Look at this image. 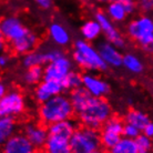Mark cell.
Segmentation results:
<instances>
[{
  "instance_id": "obj_12",
  "label": "cell",
  "mask_w": 153,
  "mask_h": 153,
  "mask_svg": "<svg viewBox=\"0 0 153 153\" xmlns=\"http://www.w3.org/2000/svg\"><path fill=\"white\" fill-rule=\"evenodd\" d=\"M97 48L108 67H111V68L122 67L123 54L121 53L118 47H115L113 43H111L108 40H101L99 41Z\"/></svg>"
},
{
  "instance_id": "obj_43",
  "label": "cell",
  "mask_w": 153,
  "mask_h": 153,
  "mask_svg": "<svg viewBox=\"0 0 153 153\" xmlns=\"http://www.w3.org/2000/svg\"><path fill=\"white\" fill-rule=\"evenodd\" d=\"M152 83H153V78H152Z\"/></svg>"
},
{
  "instance_id": "obj_26",
  "label": "cell",
  "mask_w": 153,
  "mask_h": 153,
  "mask_svg": "<svg viewBox=\"0 0 153 153\" xmlns=\"http://www.w3.org/2000/svg\"><path fill=\"white\" fill-rule=\"evenodd\" d=\"M43 78H45V68H42V65H36V67L28 68L22 76L23 82L27 85L39 84L43 80Z\"/></svg>"
},
{
  "instance_id": "obj_34",
  "label": "cell",
  "mask_w": 153,
  "mask_h": 153,
  "mask_svg": "<svg viewBox=\"0 0 153 153\" xmlns=\"http://www.w3.org/2000/svg\"><path fill=\"white\" fill-rule=\"evenodd\" d=\"M36 4H38L39 7L41 8V9H50L51 6H52V0H33Z\"/></svg>"
},
{
  "instance_id": "obj_15",
  "label": "cell",
  "mask_w": 153,
  "mask_h": 153,
  "mask_svg": "<svg viewBox=\"0 0 153 153\" xmlns=\"http://www.w3.org/2000/svg\"><path fill=\"white\" fill-rule=\"evenodd\" d=\"M2 144V153H29L35 150L25 134H13Z\"/></svg>"
},
{
  "instance_id": "obj_42",
  "label": "cell",
  "mask_w": 153,
  "mask_h": 153,
  "mask_svg": "<svg viewBox=\"0 0 153 153\" xmlns=\"http://www.w3.org/2000/svg\"><path fill=\"white\" fill-rule=\"evenodd\" d=\"M43 153H49V152H47V151H46V152H43Z\"/></svg>"
},
{
  "instance_id": "obj_40",
  "label": "cell",
  "mask_w": 153,
  "mask_h": 153,
  "mask_svg": "<svg viewBox=\"0 0 153 153\" xmlns=\"http://www.w3.org/2000/svg\"><path fill=\"white\" fill-rule=\"evenodd\" d=\"M29 153H38V152H36L35 150H33V151H31V152H29Z\"/></svg>"
},
{
  "instance_id": "obj_24",
  "label": "cell",
  "mask_w": 153,
  "mask_h": 153,
  "mask_svg": "<svg viewBox=\"0 0 153 153\" xmlns=\"http://www.w3.org/2000/svg\"><path fill=\"white\" fill-rule=\"evenodd\" d=\"M122 67L126 71L133 74H140L144 70V65L140 58L134 53H126L123 54Z\"/></svg>"
},
{
  "instance_id": "obj_4",
  "label": "cell",
  "mask_w": 153,
  "mask_h": 153,
  "mask_svg": "<svg viewBox=\"0 0 153 153\" xmlns=\"http://www.w3.org/2000/svg\"><path fill=\"white\" fill-rule=\"evenodd\" d=\"M126 33L146 53H153V17L142 15L131 20L126 26Z\"/></svg>"
},
{
  "instance_id": "obj_37",
  "label": "cell",
  "mask_w": 153,
  "mask_h": 153,
  "mask_svg": "<svg viewBox=\"0 0 153 153\" xmlns=\"http://www.w3.org/2000/svg\"><path fill=\"white\" fill-rule=\"evenodd\" d=\"M6 93H7V87H6L4 82H1V83H0V96L2 97V96H4Z\"/></svg>"
},
{
  "instance_id": "obj_20",
  "label": "cell",
  "mask_w": 153,
  "mask_h": 153,
  "mask_svg": "<svg viewBox=\"0 0 153 153\" xmlns=\"http://www.w3.org/2000/svg\"><path fill=\"white\" fill-rule=\"evenodd\" d=\"M80 33L82 39L89 42H93L97 41L100 38V36L102 35V29L96 19L85 20L80 28Z\"/></svg>"
},
{
  "instance_id": "obj_6",
  "label": "cell",
  "mask_w": 153,
  "mask_h": 153,
  "mask_svg": "<svg viewBox=\"0 0 153 153\" xmlns=\"http://www.w3.org/2000/svg\"><path fill=\"white\" fill-rule=\"evenodd\" d=\"M26 110V99L22 93L17 90L7 92L0 98L1 117H19Z\"/></svg>"
},
{
  "instance_id": "obj_41",
  "label": "cell",
  "mask_w": 153,
  "mask_h": 153,
  "mask_svg": "<svg viewBox=\"0 0 153 153\" xmlns=\"http://www.w3.org/2000/svg\"><path fill=\"white\" fill-rule=\"evenodd\" d=\"M120 1H123V2H124V1H128V0H120Z\"/></svg>"
},
{
  "instance_id": "obj_5",
  "label": "cell",
  "mask_w": 153,
  "mask_h": 153,
  "mask_svg": "<svg viewBox=\"0 0 153 153\" xmlns=\"http://www.w3.org/2000/svg\"><path fill=\"white\" fill-rule=\"evenodd\" d=\"M72 153H93L102 146L101 135L98 129L88 126L78 128L70 139Z\"/></svg>"
},
{
  "instance_id": "obj_28",
  "label": "cell",
  "mask_w": 153,
  "mask_h": 153,
  "mask_svg": "<svg viewBox=\"0 0 153 153\" xmlns=\"http://www.w3.org/2000/svg\"><path fill=\"white\" fill-rule=\"evenodd\" d=\"M109 153H138L137 142L133 139L123 137L115 146L109 149Z\"/></svg>"
},
{
  "instance_id": "obj_25",
  "label": "cell",
  "mask_w": 153,
  "mask_h": 153,
  "mask_svg": "<svg viewBox=\"0 0 153 153\" xmlns=\"http://www.w3.org/2000/svg\"><path fill=\"white\" fill-rule=\"evenodd\" d=\"M47 57L45 49L40 50H33L29 53L25 54L22 57V65L28 69L31 67H36V65H47Z\"/></svg>"
},
{
  "instance_id": "obj_2",
  "label": "cell",
  "mask_w": 153,
  "mask_h": 153,
  "mask_svg": "<svg viewBox=\"0 0 153 153\" xmlns=\"http://www.w3.org/2000/svg\"><path fill=\"white\" fill-rule=\"evenodd\" d=\"M71 56L73 62L84 71H104L108 68L98 48L93 46L92 42H89L84 39H78L74 41Z\"/></svg>"
},
{
  "instance_id": "obj_8",
  "label": "cell",
  "mask_w": 153,
  "mask_h": 153,
  "mask_svg": "<svg viewBox=\"0 0 153 153\" xmlns=\"http://www.w3.org/2000/svg\"><path fill=\"white\" fill-rule=\"evenodd\" d=\"M29 31L30 30L16 16H7L0 22V35L2 40H6L9 43L25 37Z\"/></svg>"
},
{
  "instance_id": "obj_14",
  "label": "cell",
  "mask_w": 153,
  "mask_h": 153,
  "mask_svg": "<svg viewBox=\"0 0 153 153\" xmlns=\"http://www.w3.org/2000/svg\"><path fill=\"white\" fill-rule=\"evenodd\" d=\"M23 134L31 142L35 149H41L45 148L47 140L49 138V131L48 128L43 126L42 124H36V123H28L23 129Z\"/></svg>"
},
{
  "instance_id": "obj_22",
  "label": "cell",
  "mask_w": 153,
  "mask_h": 153,
  "mask_svg": "<svg viewBox=\"0 0 153 153\" xmlns=\"http://www.w3.org/2000/svg\"><path fill=\"white\" fill-rule=\"evenodd\" d=\"M69 98H70V100H71V103H72L73 108H74V111H76V113H78V112H80L81 110L85 107V104L91 100L92 96L85 90V88L79 87V88H76V89H74V90H72V91H70Z\"/></svg>"
},
{
  "instance_id": "obj_29",
  "label": "cell",
  "mask_w": 153,
  "mask_h": 153,
  "mask_svg": "<svg viewBox=\"0 0 153 153\" xmlns=\"http://www.w3.org/2000/svg\"><path fill=\"white\" fill-rule=\"evenodd\" d=\"M61 83L63 85L65 90H67V91H72V90L79 88V87H82V74H80L76 70H72L61 81Z\"/></svg>"
},
{
  "instance_id": "obj_3",
  "label": "cell",
  "mask_w": 153,
  "mask_h": 153,
  "mask_svg": "<svg viewBox=\"0 0 153 153\" xmlns=\"http://www.w3.org/2000/svg\"><path fill=\"white\" fill-rule=\"evenodd\" d=\"M79 121L83 126L99 129L113 117V110L110 102L104 98H93L80 112L76 113Z\"/></svg>"
},
{
  "instance_id": "obj_10",
  "label": "cell",
  "mask_w": 153,
  "mask_h": 153,
  "mask_svg": "<svg viewBox=\"0 0 153 153\" xmlns=\"http://www.w3.org/2000/svg\"><path fill=\"white\" fill-rule=\"evenodd\" d=\"M73 60L63 54L57 60L47 63L45 67L43 80H54L61 82L65 76L73 70Z\"/></svg>"
},
{
  "instance_id": "obj_32",
  "label": "cell",
  "mask_w": 153,
  "mask_h": 153,
  "mask_svg": "<svg viewBox=\"0 0 153 153\" xmlns=\"http://www.w3.org/2000/svg\"><path fill=\"white\" fill-rule=\"evenodd\" d=\"M138 7L146 13L153 12V0H137Z\"/></svg>"
},
{
  "instance_id": "obj_18",
  "label": "cell",
  "mask_w": 153,
  "mask_h": 153,
  "mask_svg": "<svg viewBox=\"0 0 153 153\" xmlns=\"http://www.w3.org/2000/svg\"><path fill=\"white\" fill-rule=\"evenodd\" d=\"M76 129H78V126H76V122L73 119H68V120L59 121L57 123L48 126L49 134L62 137V138L69 139V140L71 139L73 133L76 132Z\"/></svg>"
},
{
  "instance_id": "obj_9",
  "label": "cell",
  "mask_w": 153,
  "mask_h": 153,
  "mask_svg": "<svg viewBox=\"0 0 153 153\" xmlns=\"http://www.w3.org/2000/svg\"><path fill=\"white\" fill-rule=\"evenodd\" d=\"M94 19L100 23L102 33L105 37V40L113 43L119 49H122L126 47V39L123 38L122 33L118 30L114 22L109 18V16L105 12L97 11L94 15Z\"/></svg>"
},
{
  "instance_id": "obj_31",
  "label": "cell",
  "mask_w": 153,
  "mask_h": 153,
  "mask_svg": "<svg viewBox=\"0 0 153 153\" xmlns=\"http://www.w3.org/2000/svg\"><path fill=\"white\" fill-rule=\"evenodd\" d=\"M140 134H141V130H140L139 128L132 126V124H129V123H126V124H124L123 137H126V138H130V139L135 140Z\"/></svg>"
},
{
  "instance_id": "obj_38",
  "label": "cell",
  "mask_w": 153,
  "mask_h": 153,
  "mask_svg": "<svg viewBox=\"0 0 153 153\" xmlns=\"http://www.w3.org/2000/svg\"><path fill=\"white\" fill-rule=\"evenodd\" d=\"M94 2L97 4H109V2H111L112 0H93Z\"/></svg>"
},
{
  "instance_id": "obj_11",
  "label": "cell",
  "mask_w": 153,
  "mask_h": 153,
  "mask_svg": "<svg viewBox=\"0 0 153 153\" xmlns=\"http://www.w3.org/2000/svg\"><path fill=\"white\" fill-rule=\"evenodd\" d=\"M82 87L93 98H104L110 92V85L107 81L93 73L82 74Z\"/></svg>"
},
{
  "instance_id": "obj_39",
  "label": "cell",
  "mask_w": 153,
  "mask_h": 153,
  "mask_svg": "<svg viewBox=\"0 0 153 153\" xmlns=\"http://www.w3.org/2000/svg\"><path fill=\"white\" fill-rule=\"evenodd\" d=\"M93 153H103V152H102L101 150H99V151H96V152H93Z\"/></svg>"
},
{
  "instance_id": "obj_35",
  "label": "cell",
  "mask_w": 153,
  "mask_h": 153,
  "mask_svg": "<svg viewBox=\"0 0 153 153\" xmlns=\"http://www.w3.org/2000/svg\"><path fill=\"white\" fill-rule=\"evenodd\" d=\"M142 132H143V134H146V137L153 139V122L150 121V122L146 124V128L142 130Z\"/></svg>"
},
{
  "instance_id": "obj_21",
  "label": "cell",
  "mask_w": 153,
  "mask_h": 153,
  "mask_svg": "<svg viewBox=\"0 0 153 153\" xmlns=\"http://www.w3.org/2000/svg\"><path fill=\"white\" fill-rule=\"evenodd\" d=\"M105 13L109 16V18L113 22L117 23L123 22L126 19V17L129 16L126 6H124V2L120 1V0H112L111 2H109L107 6Z\"/></svg>"
},
{
  "instance_id": "obj_16",
  "label": "cell",
  "mask_w": 153,
  "mask_h": 153,
  "mask_svg": "<svg viewBox=\"0 0 153 153\" xmlns=\"http://www.w3.org/2000/svg\"><path fill=\"white\" fill-rule=\"evenodd\" d=\"M38 42L39 37L37 36V33L32 32V31H29L25 37L11 42L10 47H11V50L15 53L25 56V54L36 50V47L38 46Z\"/></svg>"
},
{
  "instance_id": "obj_13",
  "label": "cell",
  "mask_w": 153,
  "mask_h": 153,
  "mask_svg": "<svg viewBox=\"0 0 153 153\" xmlns=\"http://www.w3.org/2000/svg\"><path fill=\"white\" fill-rule=\"evenodd\" d=\"M63 91L65 89L60 81L42 80L40 83L37 84V88L35 90V98L39 103H42L58 94H61Z\"/></svg>"
},
{
  "instance_id": "obj_23",
  "label": "cell",
  "mask_w": 153,
  "mask_h": 153,
  "mask_svg": "<svg viewBox=\"0 0 153 153\" xmlns=\"http://www.w3.org/2000/svg\"><path fill=\"white\" fill-rule=\"evenodd\" d=\"M124 122L137 126L142 131L150 122V118L146 112L138 110V109H131L124 115Z\"/></svg>"
},
{
  "instance_id": "obj_30",
  "label": "cell",
  "mask_w": 153,
  "mask_h": 153,
  "mask_svg": "<svg viewBox=\"0 0 153 153\" xmlns=\"http://www.w3.org/2000/svg\"><path fill=\"white\" fill-rule=\"evenodd\" d=\"M137 146H138V153H153V140L146 134H140L135 139Z\"/></svg>"
},
{
  "instance_id": "obj_33",
  "label": "cell",
  "mask_w": 153,
  "mask_h": 153,
  "mask_svg": "<svg viewBox=\"0 0 153 153\" xmlns=\"http://www.w3.org/2000/svg\"><path fill=\"white\" fill-rule=\"evenodd\" d=\"M124 6H126V9L129 15H133L134 12L137 11L138 9V2L135 0H128V1H124Z\"/></svg>"
},
{
  "instance_id": "obj_7",
  "label": "cell",
  "mask_w": 153,
  "mask_h": 153,
  "mask_svg": "<svg viewBox=\"0 0 153 153\" xmlns=\"http://www.w3.org/2000/svg\"><path fill=\"white\" fill-rule=\"evenodd\" d=\"M124 124L126 122H123L121 119L117 117H112L104 123L102 130L100 132L103 148L108 150L111 149L112 146H115L123 138Z\"/></svg>"
},
{
  "instance_id": "obj_1",
  "label": "cell",
  "mask_w": 153,
  "mask_h": 153,
  "mask_svg": "<svg viewBox=\"0 0 153 153\" xmlns=\"http://www.w3.org/2000/svg\"><path fill=\"white\" fill-rule=\"evenodd\" d=\"M74 112L76 111L69 96H65L63 93L40 103L38 109L39 119L46 126L72 119Z\"/></svg>"
},
{
  "instance_id": "obj_19",
  "label": "cell",
  "mask_w": 153,
  "mask_h": 153,
  "mask_svg": "<svg viewBox=\"0 0 153 153\" xmlns=\"http://www.w3.org/2000/svg\"><path fill=\"white\" fill-rule=\"evenodd\" d=\"M45 149L49 153H72L69 139L51 134H49Z\"/></svg>"
},
{
  "instance_id": "obj_17",
  "label": "cell",
  "mask_w": 153,
  "mask_h": 153,
  "mask_svg": "<svg viewBox=\"0 0 153 153\" xmlns=\"http://www.w3.org/2000/svg\"><path fill=\"white\" fill-rule=\"evenodd\" d=\"M48 36L56 46L63 48L70 45L71 36L67 28L60 22H52L48 27Z\"/></svg>"
},
{
  "instance_id": "obj_27",
  "label": "cell",
  "mask_w": 153,
  "mask_h": 153,
  "mask_svg": "<svg viewBox=\"0 0 153 153\" xmlns=\"http://www.w3.org/2000/svg\"><path fill=\"white\" fill-rule=\"evenodd\" d=\"M17 124L12 117H1L0 119V141L4 143L15 134Z\"/></svg>"
},
{
  "instance_id": "obj_36",
  "label": "cell",
  "mask_w": 153,
  "mask_h": 153,
  "mask_svg": "<svg viewBox=\"0 0 153 153\" xmlns=\"http://www.w3.org/2000/svg\"><path fill=\"white\" fill-rule=\"evenodd\" d=\"M8 63H9V58H8L7 54L2 53L0 56V68H1V69L6 68L8 65Z\"/></svg>"
}]
</instances>
